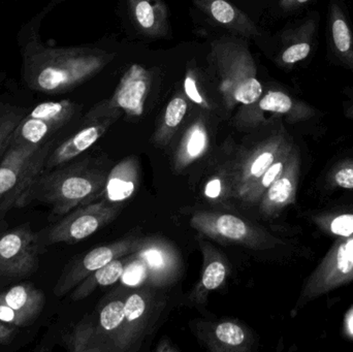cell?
<instances>
[{
    "mask_svg": "<svg viewBox=\"0 0 353 352\" xmlns=\"http://www.w3.org/2000/svg\"><path fill=\"white\" fill-rule=\"evenodd\" d=\"M115 54L89 48H50L30 41L23 50V80L45 94H60L101 72Z\"/></svg>",
    "mask_w": 353,
    "mask_h": 352,
    "instance_id": "1",
    "label": "cell"
},
{
    "mask_svg": "<svg viewBox=\"0 0 353 352\" xmlns=\"http://www.w3.org/2000/svg\"><path fill=\"white\" fill-rule=\"evenodd\" d=\"M208 61L219 76L220 91L228 110L252 105L263 95L257 68L245 39L222 37L210 45Z\"/></svg>",
    "mask_w": 353,
    "mask_h": 352,
    "instance_id": "2",
    "label": "cell"
},
{
    "mask_svg": "<svg viewBox=\"0 0 353 352\" xmlns=\"http://www.w3.org/2000/svg\"><path fill=\"white\" fill-rule=\"evenodd\" d=\"M97 187V178L80 165L47 173L41 171L25 187L14 206L39 200L50 205L55 214H64L86 200Z\"/></svg>",
    "mask_w": 353,
    "mask_h": 352,
    "instance_id": "3",
    "label": "cell"
},
{
    "mask_svg": "<svg viewBox=\"0 0 353 352\" xmlns=\"http://www.w3.org/2000/svg\"><path fill=\"white\" fill-rule=\"evenodd\" d=\"M47 151V147H19L6 150L0 163V205L3 210L14 207L25 187L43 171Z\"/></svg>",
    "mask_w": 353,
    "mask_h": 352,
    "instance_id": "4",
    "label": "cell"
},
{
    "mask_svg": "<svg viewBox=\"0 0 353 352\" xmlns=\"http://www.w3.org/2000/svg\"><path fill=\"white\" fill-rule=\"evenodd\" d=\"M353 280V235L343 238L309 277L299 307Z\"/></svg>",
    "mask_w": 353,
    "mask_h": 352,
    "instance_id": "5",
    "label": "cell"
},
{
    "mask_svg": "<svg viewBox=\"0 0 353 352\" xmlns=\"http://www.w3.org/2000/svg\"><path fill=\"white\" fill-rule=\"evenodd\" d=\"M76 111V105L65 99L39 103L26 114L12 134L8 148L41 147V143L65 125Z\"/></svg>",
    "mask_w": 353,
    "mask_h": 352,
    "instance_id": "6",
    "label": "cell"
},
{
    "mask_svg": "<svg viewBox=\"0 0 353 352\" xmlns=\"http://www.w3.org/2000/svg\"><path fill=\"white\" fill-rule=\"evenodd\" d=\"M37 237L28 227H17L0 235V277H22L37 270Z\"/></svg>",
    "mask_w": 353,
    "mask_h": 352,
    "instance_id": "7",
    "label": "cell"
},
{
    "mask_svg": "<svg viewBox=\"0 0 353 352\" xmlns=\"http://www.w3.org/2000/svg\"><path fill=\"white\" fill-rule=\"evenodd\" d=\"M285 116L288 121L300 122L315 115L314 107L282 90L267 91L252 105H245L239 114L240 119L249 123H261L263 114Z\"/></svg>",
    "mask_w": 353,
    "mask_h": 352,
    "instance_id": "8",
    "label": "cell"
},
{
    "mask_svg": "<svg viewBox=\"0 0 353 352\" xmlns=\"http://www.w3.org/2000/svg\"><path fill=\"white\" fill-rule=\"evenodd\" d=\"M151 80L150 72L146 68L139 64L130 66L110 101V107L123 110L128 115H142L150 90Z\"/></svg>",
    "mask_w": 353,
    "mask_h": 352,
    "instance_id": "9",
    "label": "cell"
},
{
    "mask_svg": "<svg viewBox=\"0 0 353 352\" xmlns=\"http://www.w3.org/2000/svg\"><path fill=\"white\" fill-rule=\"evenodd\" d=\"M103 210L92 206L68 215L52 227L49 238L51 243H74L86 239L97 231L105 219Z\"/></svg>",
    "mask_w": 353,
    "mask_h": 352,
    "instance_id": "10",
    "label": "cell"
},
{
    "mask_svg": "<svg viewBox=\"0 0 353 352\" xmlns=\"http://www.w3.org/2000/svg\"><path fill=\"white\" fill-rule=\"evenodd\" d=\"M201 12L220 26L243 37L261 35L255 23L244 12L228 0H191Z\"/></svg>",
    "mask_w": 353,
    "mask_h": 352,
    "instance_id": "11",
    "label": "cell"
},
{
    "mask_svg": "<svg viewBox=\"0 0 353 352\" xmlns=\"http://www.w3.org/2000/svg\"><path fill=\"white\" fill-rule=\"evenodd\" d=\"M300 173V157L294 148L282 175L268 188L263 200V210L275 214L296 200Z\"/></svg>",
    "mask_w": 353,
    "mask_h": 352,
    "instance_id": "12",
    "label": "cell"
},
{
    "mask_svg": "<svg viewBox=\"0 0 353 352\" xmlns=\"http://www.w3.org/2000/svg\"><path fill=\"white\" fill-rule=\"evenodd\" d=\"M315 31L316 20L309 18L296 28L284 33L283 47L277 58L278 64L281 68H290L306 59L312 51Z\"/></svg>",
    "mask_w": 353,
    "mask_h": 352,
    "instance_id": "13",
    "label": "cell"
},
{
    "mask_svg": "<svg viewBox=\"0 0 353 352\" xmlns=\"http://www.w3.org/2000/svg\"><path fill=\"white\" fill-rule=\"evenodd\" d=\"M109 124L110 120L99 122V123L91 124L77 132L74 136L62 143L50 154V156H48L43 163V171L64 165L90 148L103 136Z\"/></svg>",
    "mask_w": 353,
    "mask_h": 352,
    "instance_id": "14",
    "label": "cell"
},
{
    "mask_svg": "<svg viewBox=\"0 0 353 352\" xmlns=\"http://www.w3.org/2000/svg\"><path fill=\"white\" fill-rule=\"evenodd\" d=\"M138 28L148 37H159L169 30L168 8L163 0H128Z\"/></svg>",
    "mask_w": 353,
    "mask_h": 352,
    "instance_id": "15",
    "label": "cell"
},
{
    "mask_svg": "<svg viewBox=\"0 0 353 352\" xmlns=\"http://www.w3.org/2000/svg\"><path fill=\"white\" fill-rule=\"evenodd\" d=\"M118 254V249L113 247H99L89 252L81 262H77L72 270L68 271L60 278L56 284L54 293L62 296L68 293L70 289L76 287L81 280L86 278L90 273L95 272L105 265L114 260Z\"/></svg>",
    "mask_w": 353,
    "mask_h": 352,
    "instance_id": "16",
    "label": "cell"
},
{
    "mask_svg": "<svg viewBox=\"0 0 353 352\" xmlns=\"http://www.w3.org/2000/svg\"><path fill=\"white\" fill-rule=\"evenodd\" d=\"M329 29L334 54L344 66L353 72V33L337 2H333L330 8Z\"/></svg>",
    "mask_w": 353,
    "mask_h": 352,
    "instance_id": "17",
    "label": "cell"
},
{
    "mask_svg": "<svg viewBox=\"0 0 353 352\" xmlns=\"http://www.w3.org/2000/svg\"><path fill=\"white\" fill-rule=\"evenodd\" d=\"M6 303L31 322L43 311L45 295L30 283H21L0 293Z\"/></svg>",
    "mask_w": 353,
    "mask_h": 352,
    "instance_id": "18",
    "label": "cell"
},
{
    "mask_svg": "<svg viewBox=\"0 0 353 352\" xmlns=\"http://www.w3.org/2000/svg\"><path fill=\"white\" fill-rule=\"evenodd\" d=\"M26 113L24 107L12 103H0V156L3 153L6 154L12 134Z\"/></svg>",
    "mask_w": 353,
    "mask_h": 352,
    "instance_id": "19",
    "label": "cell"
},
{
    "mask_svg": "<svg viewBox=\"0 0 353 352\" xmlns=\"http://www.w3.org/2000/svg\"><path fill=\"white\" fill-rule=\"evenodd\" d=\"M123 265L119 260H112L109 264L105 265L99 270L95 271L94 275L88 279L86 282L83 283L82 287H79L72 296V299L79 300L84 298L85 296L90 293L92 287L95 284L101 287H108V285L114 284L121 279L123 274Z\"/></svg>",
    "mask_w": 353,
    "mask_h": 352,
    "instance_id": "20",
    "label": "cell"
},
{
    "mask_svg": "<svg viewBox=\"0 0 353 352\" xmlns=\"http://www.w3.org/2000/svg\"><path fill=\"white\" fill-rule=\"evenodd\" d=\"M208 145V132L203 120H197L187 130L183 141V152L188 158H197Z\"/></svg>",
    "mask_w": 353,
    "mask_h": 352,
    "instance_id": "21",
    "label": "cell"
},
{
    "mask_svg": "<svg viewBox=\"0 0 353 352\" xmlns=\"http://www.w3.org/2000/svg\"><path fill=\"white\" fill-rule=\"evenodd\" d=\"M187 110H188V103H187L186 95L183 93H176L165 107L161 134L168 136L178 128L186 116Z\"/></svg>",
    "mask_w": 353,
    "mask_h": 352,
    "instance_id": "22",
    "label": "cell"
},
{
    "mask_svg": "<svg viewBox=\"0 0 353 352\" xmlns=\"http://www.w3.org/2000/svg\"><path fill=\"white\" fill-rule=\"evenodd\" d=\"M294 146L288 150L284 151L273 163L271 167L265 172L261 179L254 184L250 190V196H259L263 192L267 191L268 188L282 175L284 169H285L286 165H288V161H290V154H292V150H294Z\"/></svg>",
    "mask_w": 353,
    "mask_h": 352,
    "instance_id": "23",
    "label": "cell"
},
{
    "mask_svg": "<svg viewBox=\"0 0 353 352\" xmlns=\"http://www.w3.org/2000/svg\"><path fill=\"white\" fill-rule=\"evenodd\" d=\"M216 227L220 235L228 239L242 240L246 237L248 229L242 219L234 215H222L216 221Z\"/></svg>",
    "mask_w": 353,
    "mask_h": 352,
    "instance_id": "24",
    "label": "cell"
},
{
    "mask_svg": "<svg viewBox=\"0 0 353 352\" xmlns=\"http://www.w3.org/2000/svg\"><path fill=\"white\" fill-rule=\"evenodd\" d=\"M136 189L134 182L125 176L116 174L108 182L107 194L108 198L112 202H122L128 200L132 196Z\"/></svg>",
    "mask_w": 353,
    "mask_h": 352,
    "instance_id": "25",
    "label": "cell"
},
{
    "mask_svg": "<svg viewBox=\"0 0 353 352\" xmlns=\"http://www.w3.org/2000/svg\"><path fill=\"white\" fill-rule=\"evenodd\" d=\"M331 187L353 189V158L341 161L327 176Z\"/></svg>",
    "mask_w": 353,
    "mask_h": 352,
    "instance_id": "26",
    "label": "cell"
},
{
    "mask_svg": "<svg viewBox=\"0 0 353 352\" xmlns=\"http://www.w3.org/2000/svg\"><path fill=\"white\" fill-rule=\"evenodd\" d=\"M125 320L124 303L121 301L111 302L101 312V328L105 331H113L119 328L120 324Z\"/></svg>",
    "mask_w": 353,
    "mask_h": 352,
    "instance_id": "27",
    "label": "cell"
},
{
    "mask_svg": "<svg viewBox=\"0 0 353 352\" xmlns=\"http://www.w3.org/2000/svg\"><path fill=\"white\" fill-rule=\"evenodd\" d=\"M216 337L222 343L232 346H238L245 340V333L240 327L232 322H223L216 328Z\"/></svg>",
    "mask_w": 353,
    "mask_h": 352,
    "instance_id": "28",
    "label": "cell"
},
{
    "mask_svg": "<svg viewBox=\"0 0 353 352\" xmlns=\"http://www.w3.org/2000/svg\"><path fill=\"white\" fill-rule=\"evenodd\" d=\"M226 268L222 262H213L207 267L203 276V285L208 291L218 289L225 279Z\"/></svg>",
    "mask_w": 353,
    "mask_h": 352,
    "instance_id": "29",
    "label": "cell"
},
{
    "mask_svg": "<svg viewBox=\"0 0 353 352\" xmlns=\"http://www.w3.org/2000/svg\"><path fill=\"white\" fill-rule=\"evenodd\" d=\"M147 268L144 262H134L124 269L121 279L128 287H137L146 278Z\"/></svg>",
    "mask_w": 353,
    "mask_h": 352,
    "instance_id": "30",
    "label": "cell"
},
{
    "mask_svg": "<svg viewBox=\"0 0 353 352\" xmlns=\"http://www.w3.org/2000/svg\"><path fill=\"white\" fill-rule=\"evenodd\" d=\"M145 310H146V302L138 293L130 296L124 303L125 318L128 322L138 320L144 314Z\"/></svg>",
    "mask_w": 353,
    "mask_h": 352,
    "instance_id": "31",
    "label": "cell"
},
{
    "mask_svg": "<svg viewBox=\"0 0 353 352\" xmlns=\"http://www.w3.org/2000/svg\"><path fill=\"white\" fill-rule=\"evenodd\" d=\"M184 90L186 96L190 101H192L193 103L201 105V107H208V103L205 101V97L199 92V87H197L196 76H195L193 70H189L187 72L186 78H185L184 81Z\"/></svg>",
    "mask_w": 353,
    "mask_h": 352,
    "instance_id": "32",
    "label": "cell"
},
{
    "mask_svg": "<svg viewBox=\"0 0 353 352\" xmlns=\"http://www.w3.org/2000/svg\"><path fill=\"white\" fill-rule=\"evenodd\" d=\"M0 320L14 327H25L31 324L30 320L12 309L0 295Z\"/></svg>",
    "mask_w": 353,
    "mask_h": 352,
    "instance_id": "33",
    "label": "cell"
},
{
    "mask_svg": "<svg viewBox=\"0 0 353 352\" xmlns=\"http://www.w3.org/2000/svg\"><path fill=\"white\" fill-rule=\"evenodd\" d=\"M330 229L334 235L342 238L353 235V214H343L335 217L330 223Z\"/></svg>",
    "mask_w": 353,
    "mask_h": 352,
    "instance_id": "34",
    "label": "cell"
},
{
    "mask_svg": "<svg viewBox=\"0 0 353 352\" xmlns=\"http://www.w3.org/2000/svg\"><path fill=\"white\" fill-rule=\"evenodd\" d=\"M141 256H142L145 264L148 265L150 268L159 270V269H163L165 267V256H163V252L159 251V250L151 248V249L143 252Z\"/></svg>",
    "mask_w": 353,
    "mask_h": 352,
    "instance_id": "35",
    "label": "cell"
},
{
    "mask_svg": "<svg viewBox=\"0 0 353 352\" xmlns=\"http://www.w3.org/2000/svg\"><path fill=\"white\" fill-rule=\"evenodd\" d=\"M18 327L12 326L0 320V345H8L14 338Z\"/></svg>",
    "mask_w": 353,
    "mask_h": 352,
    "instance_id": "36",
    "label": "cell"
},
{
    "mask_svg": "<svg viewBox=\"0 0 353 352\" xmlns=\"http://www.w3.org/2000/svg\"><path fill=\"white\" fill-rule=\"evenodd\" d=\"M221 192V182L219 179H213L207 184L205 186V194L208 198H217Z\"/></svg>",
    "mask_w": 353,
    "mask_h": 352,
    "instance_id": "37",
    "label": "cell"
},
{
    "mask_svg": "<svg viewBox=\"0 0 353 352\" xmlns=\"http://www.w3.org/2000/svg\"><path fill=\"white\" fill-rule=\"evenodd\" d=\"M310 0H280V6L283 10H292L308 3Z\"/></svg>",
    "mask_w": 353,
    "mask_h": 352,
    "instance_id": "38",
    "label": "cell"
},
{
    "mask_svg": "<svg viewBox=\"0 0 353 352\" xmlns=\"http://www.w3.org/2000/svg\"><path fill=\"white\" fill-rule=\"evenodd\" d=\"M347 115L350 116V118H353V107H350V111H348Z\"/></svg>",
    "mask_w": 353,
    "mask_h": 352,
    "instance_id": "39",
    "label": "cell"
},
{
    "mask_svg": "<svg viewBox=\"0 0 353 352\" xmlns=\"http://www.w3.org/2000/svg\"><path fill=\"white\" fill-rule=\"evenodd\" d=\"M350 330H352V333H353V318H352V320H350Z\"/></svg>",
    "mask_w": 353,
    "mask_h": 352,
    "instance_id": "40",
    "label": "cell"
}]
</instances>
